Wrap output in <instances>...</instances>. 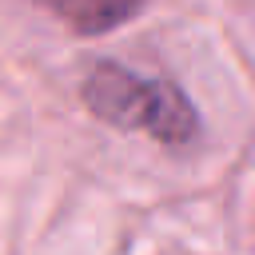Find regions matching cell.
<instances>
[{
    "instance_id": "6da1fadb",
    "label": "cell",
    "mask_w": 255,
    "mask_h": 255,
    "mask_svg": "<svg viewBox=\"0 0 255 255\" xmlns=\"http://www.w3.org/2000/svg\"><path fill=\"white\" fill-rule=\"evenodd\" d=\"M84 100L100 120L128 131H143L171 147H183L199 135V116L175 84L128 72L120 64H100L84 80Z\"/></svg>"
},
{
    "instance_id": "7a4b0ae2",
    "label": "cell",
    "mask_w": 255,
    "mask_h": 255,
    "mask_svg": "<svg viewBox=\"0 0 255 255\" xmlns=\"http://www.w3.org/2000/svg\"><path fill=\"white\" fill-rule=\"evenodd\" d=\"M44 4L52 16H60L68 28H76L80 36H100V32H112L120 24H128L143 0H36Z\"/></svg>"
}]
</instances>
